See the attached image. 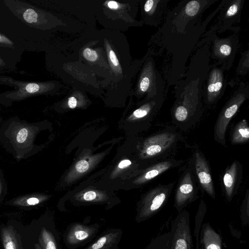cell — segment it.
<instances>
[{"mask_svg":"<svg viewBox=\"0 0 249 249\" xmlns=\"http://www.w3.org/2000/svg\"><path fill=\"white\" fill-rule=\"evenodd\" d=\"M143 58L130 94L138 98H150L159 94H166L165 83L157 68L154 55L148 50Z\"/></svg>","mask_w":249,"mask_h":249,"instance_id":"ba28073f","label":"cell"},{"mask_svg":"<svg viewBox=\"0 0 249 249\" xmlns=\"http://www.w3.org/2000/svg\"><path fill=\"white\" fill-rule=\"evenodd\" d=\"M242 165L235 160L226 169L222 177V187L227 196L230 199L237 192L242 179Z\"/></svg>","mask_w":249,"mask_h":249,"instance_id":"ffe728a7","label":"cell"},{"mask_svg":"<svg viewBox=\"0 0 249 249\" xmlns=\"http://www.w3.org/2000/svg\"><path fill=\"white\" fill-rule=\"evenodd\" d=\"M245 0H224L218 12V15L214 24L210 29L215 33H222L226 31H231L238 33L240 28L234 24L240 21L242 10Z\"/></svg>","mask_w":249,"mask_h":249,"instance_id":"5bb4252c","label":"cell"},{"mask_svg":"<svg viewBox=\"0 0 249 249\" xmlns=\"http://www.w3.org/2000/svg\"><path fill=\"white\" fill-rule=\"evenodd\" d=\"M42 200L41 196L31 195L17 198L14 200V203L20 205L31 206L39 204Z\"/></svg>","mask_w":249,"mask_h":249,"instance_id":"cb8c5ba5","label":"cell"},{"mask_svg":"<svg viewBox=\"0 0 249 249\" xmlns=\"http://www.w3.org/2000/svg\"><path fill=\"white\" fill-rule=\"evenodd\" d=\"M38 132V123L11 119L6 121L0 128V143L15 159L21 160L36 153Z\"/></svg>","mask_w":249,"mask_h":249,"instance_id":"5b68a950","label":"cell"},{"mask_svg":"<svg viewBox=\"0 0 249 249\" xmlns=\"http://www.w3.org/2000/svg\"><path fill=\"white\" fill-rule=\"evenodd\" d=\"M7 186L3 172L0 168V202L7 193Z\"/></svg>","mask_w":249,"mask_h":249,"instance_id":"484cf974","label":"cell"},{"mask_svg":"<svg viewBox=\"0 0 249 249\" xmlns=\"http://www.w3.org/2000/svg\"><path fill=\"white\" fill-rule=\"evenodd\" d=\"M207 249H221L219 246H217L214 244H212L209 245L207 247Z\"/></svg>","mask_w":249,"mask_h":249,"instance_id":"d6a6232c","label":"cell"},{"mask_svg":"<svg viewBox=\"0 0 249 249\" xmlns=\"http://www.w3.org/2000/svg\"><path fill=\"white\" fill-rule=\"evenodd\" d=\"M61 51L59 74L63 81L72 88L95 94L105 93L100 80L77 60L67 47Z\"/></svg>","mask_w":249,"mask_h":249,"instance_id":"52a82bcc","label":"cell"},{"mask_svg":"<svg viewBox=\"0 0 249 249\" xmlns=\"http://www.w3.org/2000/svg\"><path fill=\"white\" fill-rule=\"evenodd\" d=\"M89 168V163L85 160H82L79 161L75 165L76 170L79 173H82L86 172Z\"/></svg>","mask_w":249,"mask_h":249,"instance_id":"f1b7e54d","label":"cell"},{"mask_svg":"<svg viewBox=\"0 0 249 249\" xmlns=\"http://www.w3.org/2000/svg\"><path fill=\"white\" fill-rule=\"evenodd\" d=\"M249 71V51L247 50L241 53L236 70L237 75L244 76L248 74Z\"/></svg>","mask_w":249,"mask_h":249,"instance_id":"603a6c76","label":"cell"},{"mask_svg":"<svg viewBox=\"0 0 249 249\" xmlns=\"http://www.w3.org/2000/svg\"><path fill=\"white\" fill-rule=\"evenodd\" d=\"M249 140V127L246 119L240 121L234 126L231 135L232 144H244Z\"/></svg>","mask_w":249,"mask_h":249,"instance_id":"7402d4cb","label":"cell"},{"mask_svg":"<svg viewBox=\"0 0 249 249\" xmlns=\"http://www.w3.org/2000/svg\"><path fill=\"white\" fill-rule=\"evenodd\" d=\"M249 98V85L240 81L237 88L219 112L214 127L213 138L217 143L226 144V133L231 119L240 107Z\"/></svg>","mask_w":249,"mask_h":249,"instance_id":"9c48e42d","label":"cell"},{"mask_svg":"<svg viewBox=\"0 0 249 249\" xmlns=\"http://www.w3.org/2000/svg\"><path fill=\"white\" fill-rule=\"evenodd\" d=\"M169 0H139L143 24L158 27L163 23L168 12Z\"/></svg>","mask_w":249,"mask_h":249,"instance_id":"e0dca14e","label":"cell"},{"mask_svg":"<svg viewBox=\"0 0 249 249\" xmlns=\"http://www.w3.org/2000/svg\"><path fill=\"white\" fill-rule=\"evenodd\" d=\"M122 235L121 229L106 230L83 249H119V244Z\"/></svg>","mask_w":249,"mask_h":249,"instance_id":"44dd1931","label":"cell"},{"mask_svg":"<svg viewBox=\"0 0 249 249\" xmlns=\"http://www.w3.org/2000/svg\"><path fill=\"white\" fill-rule=\"evenodd\" d=\"M67 49L100 80L104 91L108 85L110 70L99 30H86L72 40Z\"/></svg>","mask_w":249,"mask_h":249,"instance_id":"277c9868","label":"cell"},{"mask_svg":"<svg viewBox=\"0 0 249 249\" xmlns=\"http://www.w3.org/2000/svg\"><path fill=\"white\" fill-rule=\"evenodd\" d=\"M97 194L92 191L85 192L82 196V201L85 202L96 201Z\"/></svg>","mask_w":249,"mask_h":249,"instance_id":"83f0119b","label":"cell"},{"mask_svg":"<svg viewBox=\"0 0 249 249\" xmlns=\"http://www.w3.org/2000/svg\"><path fill=\"white\" fill-rule=\"evenodd\" d=\"M3 245L4 249H17L16 245L13 239L7 234L3 236Z\"/></svg>","mask_w":249,"mask_h":249,"instance_id":"4316f807","label":"cell"},{"mask_svg":"<svg viewBox=\"0 0 249 249\" xmlns=\"http://www.w3.org/2000/svg\"><path fill=\"white\" fill-rule=\"evenodd\" d=\"M100 0H59L60 13L72 18L89 29H96V14Z\"/></svg>","mask_w":249,"mask_h":249,"instance_id":"7c38bea8","label":"cell"},{"mask_svg":"<svg viewBox=\"0 0 249 249\" xmlns=\"http://www.w3.org/2000/svg\"><path fill=\"white\" fill-rule=\"evenodd\" d=\"M131 164L130 160H124L121 161L118 165V167L120 168H124Z\"/></svg>","mask_w":249,"mask_h":249,"instance_id":"1f68e13d","label":"cell"},{"mask_svg":"<svg viewBox=\"0 0 249 249\" xmlns=\"http://www.w3.org/2000/svg\"><path fill=\"white\" fill-rule=\"evenodd\" d=\"M24 19L27 22L31 23L36 22L38 17L36 12L32 9H27L23 14Z\"/></svg>","mask_w":249,"mask_h":249,"instance_id":"d4e9b609","label":"cell"},{"mask_svg":"<svg viewBox=\"0 0 249 249\" xmlns=\"http://www.w3.org/2000/svg\"><path fill=\"white\" fill-rule=\"evenodd\" d=\"M187 243L183 239L180 238L177 240L175 249H187Z\"/></svg>","mask_w":249,"mask_h":249,"instance_id":"4dcf8cb0","label":"cell"},{"mask_svg":"<svg viewBox=\"0 0 249 249\" xmlns=\"http://www.w3.org/2000/svg\"><path fill=\"white\" fill-rule=\"evenodd\" d=\"M203 36H207L211 41L210 59L215 60L214 63L218 66L224 65L226 70L229 71L239 49L238 34L220 38L216 33L209 29Z\"/></svg>","mask_w":249,"mask_h":249,"instance_id":"8fae6325","label":"cell"},{"mask_svg":"<svg viewBox=\"0 0 249 249\" xmlns=\"http://www.w3.org/2000/svg\"><path fill=\"white\" fill-rule=\"evenodd\" d=\"M189 162L199 186L210 196H214V186L211 168L204 154L200 150H196Z\"/></svg>","mask_w":249,"mask_h":249,"instance_id":"2e32d148","label":"cell"},{"mask_svg":"<svg viewBox=\"0 0 249 249\" xmlns=\"http://www.w3.org/2000/svg\"><path fill=\"white\" fill-rule=\"evenodd\" d=\"M99 230L100 225L98 223H71L63 233V242L68 249H77L90 242L96 237Z\"/></svg>","mask_w":249,"mask_h":249,"instance_id":"9a60e30c","label":"cell"},{"mask_svg":"<svg viewBox=\"0 0 249 249\" xmlns=\"http://www.w3.org/2000/svg\"><path fill=\"white\" fill-rule=\"evenodd\" d=\"M197 182L189 162L182 172L177 186L176 200L178 205L184 204L195 197L197 192Z\"/></svg>","mask_w":249,"mask_h":249,"instance_id":"ac0fdd59","label":"cell"},{"mask_svg":"<svg viewBox=\"0 0 249 249\" xmlns=\"http://www.w3.org/2000/svg\"></svg>","mask_w":249,"mask_h":249,"instance_id":"836d02e7","label":"cell"},{"mask_svg":"<svg viewBox=\"0 0 249 249\" xmlns=\"http://www.w3.org/2000/svg\"><path fill=\"white\" fill-rule=\"evenodd\" d=\"M224 65H210L202 89V101L208 107L215 105L223 95L227 85Z\"/></svg>","mask_w":249,"mask_h":249,"instance_id":"4fadbf2b","label":"cell"},{"mask_svg":"<svg viewBox=\"0 0 249 249\" xmlns=\"http://www.w3.org/2000/svg\"><path fill=\"white\" fill-rule=\"evenodd\" d=\"M139 7V0H100L96 19L105 29L123 33L143 25L136 19Z\"/></svg>","mask_w":249,"mask_h":249,"instance_id":"8992f818","label":"cell"},{"mask_svg":"<svg viewBox=\"0 0 249 249\" xmlns=\"http://www.w3.org/2000/svg\"><path fill=\"white\" fill-rule=\"evenodd\" d=\"M38 241L41 249H62L60 235L52 217L46 216L42 218L39 227Z\"/></svg>","mask_w":249,"mask_h":249,"instance_id":"d6986e66","label":"cell"},{"mask_svg":"<svg viewBox=\"0 0 249 249\" xmlns=\"http://www.w3.org/2000/svg\"><path fill=\"white\" fill-rule=\"evenodd\" d=\"M218 0H181L168 11L161 26L151 36L148 50L154 56L163 57V73L168 87L175 86L184 76L188 59L224 0L204 20L202 15Z\"/></svg>","mask_w":249,"mask_h":249,"instance_id":"6da1fadb","label":"cell"},{"mask_svg":"<svg viewBox=\"0 0 249 249\" xmlns=\"http://www.w3.org/2000/svg\"><path fill=\"white\" fill-rule=\"evenodd\" d=\"M40 89V86L36 83H31L27 85L26 90L30 93H34L37 92Z\"/></svg>","mask_w":249,"mask_h":249,"instance_id":"f546056e","label":"cell"},{"mask_svg":"<svg viewBox=\"0 0 249 249\" xmlns=\"http://www.w3.org/2000/svg\"><path fill=\"white\" fill-rule=\"evenodd\" d=\"M100 36L106 51L110 75L104 90L107 97H124L130 94L133 79L144 58L132 60L126 36L122 32L101 29Z\"/></svg>","mask_w":249,"mask_h":249,"instance_id":"7a4b0ae2","label":"cell"},{"mask_svg":"<svg viewBox=\"0 0 249 249\" xmlns=\"http://www.w3.org/2000/svg\"><path fill=\"white\" fill-rule=\"evenodd\" d=\"M209 68L200 71L195 78L181 80L175 86L172 122L182 131L194 126L202 116V89Z\"/></svg>","mask_w":249,"mask_h":249,"instance_id":"3957f363","label":"cell"},{"mask_svg":"<svg viewBox=\"0 0 249 249\" xmlns=\"http://www.w3.org/2000/svg\"><path fill=\"white\" fill-rule=\"evenodd\" d=\"M181 139L174 127L167 126L145 141L142 155L146 159L152 160L153 164L165 160Z\"/></svg>","mask_w":249,"mask_h":249,"instance_id":"30bf717a","label":"cell"}]
</instances>
